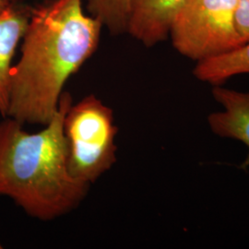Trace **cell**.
<instances>
[{
  "label": "cell",
  "mask_w": 249,
  "mask_h": 249,
  "mask_svg": "<svg viewBox=\"0 0 249 249\" xmlns=\"http://www.w3.org/2000/svg\"><path fill=\"white\" fill-rule=\"evenodd\" d=\"M71 94L64 91L56 113L41 131L5 116L0 122V196H8L39 221H53L78 209L90 185L73 178L63 130Z\"/></svg>",
  "instance_id": "2"
},
{
  "label": "cell",
  "mask_w": 249,
  "mask_h": 249,
  "mask_svg": "<svg viewBox=\"0 0 249 249\" xmlns=\"http://www.w3.org/2000/svg\"><path fill=\"white\" fill-rule=\"evenodd\" d=\"M9 3L8 0H0V12L3 10V9H6L8 6H9Z\"/></svg>",
  "instance_id": "11"
},
{
  "label": "cell",
  "mask_w": 249,
  "mask_h": 249,
  "mask_svg": "<svg viewBox=\"0 0 249 249\" xmlns=\"http://www.w3.org/2000/svg\"><path fill=\"white\" fill-rule=\"evenodd\" d=\"M129 0H87V11L113 36L125 34Z\"/></svg>",
  "instance_id": "9"
},
{
  "label": "cell",
  "mask_w": 249,
  "mask_h": 249,
  "mask_svg": "<svg viewBox=\"0 0 249 249\" xmlns=\"http://www.w3.org/2000/svg\"><path fill=\"white\" fill-rule=\"evenodd\" d=\"M103 28L85 12L83 0H49L31 9L11 72L7 116L48 124L67 81L96 52Z\"/></svg>",
  "instance_id": "1"
},
{
  "label": "cell",
  "mask_w": 249,
  "mask_h": 249,
  "mask_svg": "<svg viewBox=\"0 0 249 249\" xmlns=\"http://www.w3.org/2000/svg\"><path fill=\"white\" fill-rule=\"evenodd\" d=\"M237 0H187L170 38L178 53L200 62L244 45L234 22Z\"/></svg>",
  "instance_id": "4"
},
{
  "label": "cell",
  "mask_w": 249,
  "mask_h": 249,
  "mask_svg": "<svg viewBox=\"0 0 249 249\" xmlns=\"http://www.w3.org/2000/svg\"><path fill=\"white\" fill-rule=\"evenodd\" d=\"M234 22L238 35L245 44L249 42V0H237Z\"/></svg>",
  "instance_id": "10"
},
{
  "label": "cell",
  "mask_w": 249,
  "mask_h": 249,
  "mask_svg": "<svg viewBox=\"0 0 249 249\" xmlns=\"http://www.w3.org/2000/svg\"><path fill=\"white\" fill-rule=\"evenodd\" d=\"M63 130L73 178L91 185L116 164L118 128L114 112L95 94L72 103Z\"/></svg>",
  "instance_id": "3"
},
{
  "label": "cell",
  "mask_w": 249,
  "mask_h": 249,
  "mask_svg": "<svg viewBox=\"0 0 249 249\" xmlns=\"http://www.w3.org/2000/svg\"><path fill=\"white\" fill-rule=\"evenodd\" d=\"M187 0H129L125 34L152 47L168 39Z\"/></svg>",
  "instance_id": "5"
},
{
  "label": "cell",
  "mask_w": 249,
  "mask_h": 249,
  "mask_svg": "<svg viewBox=\"0 0 249 249\" xmlns=\"http://www.w3.org/2000/svg\"><path fill=\"white\" fill-rule=\"evenodd\" d=\"M10 4H18L20 0H8Z\"/></svg>",
  "instance_id": "12"
},
{
  "label": "cell",
  "mask_w": 249,
  "mask_h": 249,
  "mask_svg": "<svg viewBox=\"0 0 249 249\" xmlns=\"http://www.w3.org/2000/svg\"><path fill=\"white\" fill-rule=\"evenodd\" d=\"M243 74H249V42L231 52L196 62L193 70L196 79L213 86Z\"/></svg>",
  "instance_id": "8"
},
{
  "label": "cell",
  "mask_w": 249,
  "mask_h": 249,
  "mask_svg": "<svg viewBox=\"0 0 249 249\" xmlns=\"http://www.w3.org/2000/svg\"><path fill=\"white\" fill-rule=\"evenodd\" d=\"M212 93L223 110L209 115V126L216 136L239 141L248 147L249 154L241 167L249 168V91H239L217 85L213 87Z\"/></svg>",
  "instance_id": "6"
},
{
  "label": "cell",
  "mask_w": 249,
  "mask_h": 249,
  "mask_svg": "<svg viewBox=\"0 0 249 249\" xmlns=\"http://www.w3.org/2000/svg\"><path fill=\"white\" fill-rule=\"evenodd\" d=\"M31 9L9 4L0 12V115L8 116L13 59L26 31Z\"/></svg>",
  "instance_id": "7"
}]
</instances>
